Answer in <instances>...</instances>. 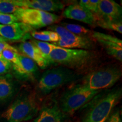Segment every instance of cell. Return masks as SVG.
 I'll use <instances>...</instances> for the list:
<instances>
[{"label":"cell","mask_w":122,"mask_h":122,"mask_svg":"<svg viewBox=\"0 0 122 122\" xmlns=\"http://www.w3.org/2000/svg\"><path fill=\"white\" fill-rule=\"evenodd\" d=\"M120 88L98 93L87 103L82 118L83 122H105L122 97Z\"/></svg>","instance_id":"cell-1"},{"label":"cell","mask_w":122,"mask_h":122,"mask_svg":"<svg viewBox=\"0 0 122 122\" xmlns=\"http://www.w3.org/2000/svg\"><path fill=\"white\" fill-rule=\"evenodd\" d=\"M49 58L52 63L59 64L70 69L81 70L92 66L97 56L92 50L63 48L55 45Z\"/></svg>","instance_id":"cell-2"},{"label":"cell","mask_w":122,"mask_h":122,"mask_svg":"<svg viewBox=\"0 0 122 122\" xmlns=\"http://www.w3.org/2000/svg\"><path fill=\"white\" fill-rule=\"evenodd\" d=\"M39 107L34 94L20 96L2 114L5 122H25L37 115Z\"/></svg>","instance_id":"cell-3"},{"label":"cell","mask_w":122,"mask_h":122,"mask_svg":"<svg viewBox=\"0 0 122 122\" xmlns=\"http://www.w3.org/2000/svg\"><path fill=\"white\" fill-rule=\"evenodd\" d=\"M100 92L91 89L84 84L78 85L63 94L58 103L59 107L64 114L72 115L89 102Z\"/></svg>","instance_id":"cell-4"},{"label":"cell","mask_w":122,"mask_h":122,"mask_svg":"<svg viewBox=\"0 0 122 122\" xmlns=\"http://www.w3.org/2000/svg\"><path fill=\"white\" fill-rule=\"evenodd\" d=\"M80 76L73 70L63 66L51 68L42 74L38 83V89L42 94H48L59 86L77 80Z\"/></svg>","instance_id":"cell-5"},{"label":"cell","mask_w":122,"mask_h":122,"mask_svg":"<svg viewBox=\"0 0 122 122\" xmlns=\"http://www.w3.org/2000/svg\"><path fill=\"white\" fill-rule=\"evenodd\" d=\"M122 76V71L116 67H108L96 70L85 77L84 84L92 90L99 91L112 87Z\"/></svg>","instance_id":"cell-6"},{"label":"cell","mask_w":122,"mask_h":122,"mask_svg":"<svg viewBox=\"0 0 122 122\" xmlns=\"http://www.w3.org/2000/svg\"><path fill=\"white\" fill-rule=\"evenodd\" d=\"M14 14L21 22L32 29L51 25L60 20V18L54 14L32 9L20 7Z\"/></svg>","instance_id":"cell-7"},{"label":"cell","mask_w":122,"mask_h":122,"mask_svg":"<svg viewBox=\"0 0 122 122\" xmlns=\"http://www.w3.org/2000/svg\"><path fill=\"white\" fill-rule=\"evenodd\" d=\"M59 35V39L54 45L66 49H79L91 50L94 48V42L88 36H81L70 32L61 25L49 27Z\"/></svg>","instance_id":"cell-8"},{"label":"cell","mask_w":122,"mask_h":122,"mask_svg":"<svg viewBox=\"0 0 122 122\" xmlns=\"http://www.w3.org/2000/svg\"><path fill=\"white\" fill-rule=\"evenodd\" d=\"M122 7L112 0H100L97 10L94 14L96 21L120 22Z\"/></svg>","instance_id":"cell-9"},{"label":"cell","mask_w":122,"mask_h":122,"mask_svg":"<svg viewBox=\"0 0 122 122\" xmlns=\"http://www.w3.org/2000/svg\"><path fill=\"white\" fill-rule=\"evenodd\" d=\"M33 29L22 22H16L9 25L0 24V36L6 40L25 41L30 39Z\"/></svg>","instance_id":"cell-10"},{"label":"cell","mask_w":122,"mask_h":122,"mask_svg":"<svg viewBox=\"0 0 122 122\" xmlns=\"http://www.w3.org/2000/svg\"><path fill=\"white\" fill-rule=\"evenodd\" d=\"M92 37L106 49L107 53L122 62V41L114 36L105 33L93 32L92 34Z\"/></svg>","instance_id":"cell-11"},{"label":"cell","mask_w":122,"mask_h":122,"mask_svg":"<svg viewBox=\"0 0 122 122\" xmlns=\"http://www.w3.org/2000/svg\"><path fill=\"white\" fill-rule=\"evenodd\" d=\"M15 75L20 80H27L34 79L39 69L35 62L23 54H19V61L16 64L12 65Z\"/></svg>","instance_id":"cell-12"},{"label":"cell","mask_w":122,"mask_h":122,"mask_svg":"<svg viewBox=\"0 0 122 122\" xmlns=\"http://www.w3.org/2000/svg\"><path fill=\"white\" fill-rule=\"evenodd\" d=\"M16 6L21 8L32 9L45 12L62 10L64 4L56 0H13Z\"/></svg>","instance_id":"cell-13"},{"label":"cell","mask_w":122,"mask_h":122,"mask_svg":"<svg viewBox=\"0 0 122 122\" xmlns=\"http://www.w3.org/2000/svg\"><path fill=\"white\" fill-rule=\"evenodd\" d=\"M64 115L58 103L52 100L45 103L41 108L34 122H62Z\"/></svg>","instance_id":"cell-14"},{"label":"cell","mask_w":122,"mask_h":122,"mask_svg":"<svg viewBox=\"0 0 122 122\" xmlns=\"http://www.w3.org/2000/svg\"><path fill=\"white\" fill-rule=\"evenodd\" d=\"M65 18L93 25L96 24V19L94 14L86 7L79 4L70 5L65 9L63 13Z\"/></svg>","instance_id":"cell-15"},{"label":"cell","mask_w":122,"mask_h":122,"mask_svg":"<svg viewBox=\"0 0 122 122\" xmlns=\"http://www.w3.org/2000/svg\"><path fill=\"white\" fill-rule=\"evenodd\" d=\"M19 49L23 55L30 58L39 67L45 69L50 63L44 58L40 50L31 41H25L19 45Z\"/></svg>","instance_id":"cell-16"},{"label":"cell","mask_w":122,"mask_h":122,"mask_svg":"<svg viewBox=\"0 0 122 122\" xmlns=\"http://www.w3.org/2000/svg\"><path fill=\"white\" fill-rule=\"evenodd\" d=\"M14 82L10 74L0 75V102H5L15 93Z\"/></svg>","instance_id":"cell-17"},{"label":"cell","mask_w":122,"mask_h":122,"mask_svg":"<svg viewBox=\"0 0 122 122\" xmlns=\"http://www.w3.org/2000/svg\"><path fill=\"white\" fill-rule=\"evenodd\" d=\"M30 35L36 40L47 42H53L55 44L57 43L59 39V35L52 30L32 31Z\"/></svg>","instance_id":"cell-18"},{"label":"cell","mask_w":122,"mask_h":122,"mask_svg":"<svg viewBox=\"0 0 122 122\" xmlns=\"http://www.w3.org/2000/svg\"><path fill=\"white\" fill-rule=\"evenodd\" d=\"M31 42L39 49L44 58L48 61L50 64L52 63L50 59L49 56L53 48H54V44L49 43L47 42L40 41L36 40H33Z\"/></svg>","instance_id":"cell-19"},{"label":"cell","mask_w":122,"mask_h":122,"mask_svg":"<svg viewBox=\"0 0 122 122\" xmlns=\"http://www.w3.org/2000/svg\"><path fill=\"white\" fill-rule=\"evenodd\" d=\"M61 26L65 28L70 32L75 35H81V36H86L91 33V30L89 29L85 28L84 26L78 25V24L63 23L62 24Z\"/></svg>","instance_id":"cell-20"},{"label":"cell","mask_w":122,"mask_h":122,"mask_svg":"<svg viewBox=\"0 0 122 122\" xmlns=\"http://www.w3.org/2000/svg\"><path fill=\"white\" fill-rule=\"evenodd\" d=\"M20 8L14 3L13 0H0V13L13 14Z\"/></svg>","instance_id":"cell-21"},{"label":"cell","mask_w":122,"mask_h":122,"mask_svg":"<svg viewBox=\"0 0 122 122\" xmlns=\"http://www.w3.org/2000/svg\"><path fill=\"white\" fill-rule=\"evenodd\" d=\"M18 52L17 49L13 46L11 48L3 50L2 57L11 63L12 65H14L19 61V53Z\"/></svg>","instance_id":"cell-22"},{"label":"cell","mask_w":122,"mask_h":122,"mask_svg":"<svg viewBox=\"0 0 122 122\" xmlns=\"http://www.w3.org/2000/svg\"><path fill=\"white\" fill-rule=\"evenodd\" d=\"M96 24L103 28L115 30L120 33V34L122 33V21L120 22H106V21L102 20H97Z\"/></svg>","instance_id":"cell-23"},{"label":"cell","mask_w":122,"mask_h":122,"mask_svg":"<svg viewBox=\"0 0 122 122\" xmlns=\"http://www.w3.org/2000/svg\"><path fill=\"white\" fill-rule=\"evenodd\" d=\"M19 21L18 18L14 14L0 13V24L9 25Z\"/></svg>","instance_id":"cell-24"},{"label":"cell","mask_w":122,"mask_h":122,"mask_svg":"<svg viewBox=\"0 0 122 122\" xmlns=\"http://www.w3.org/2000/svg\"><path fill=\"white\" fill-rule=\"evenodd\" d=\"M11 68V63L2 57L0 58V75L6 74Z\"/></svg>","instance_id":"cell-25"},{"label":"cell","mask_w":122,"mask_h":122,"mask_svg":"<svg viewBox=\"0 0 122 122\" xmlns=\"http://www.w3.org/2000/svg\"><path fill=\"white\" fill-rule=\"evenodd\" d=\"M105 122H122L120 111L118 110L114 111Z\"/></svg>","instance_id":"cell-26"},{"label":"cell","mask_w":122,"mask_h":122,"mask_svg":"<svg viewBox=\"0 0 122 122\" xmlns=\"http://www.w3.org/2000/svg\"><path fill=\"white\" fill-rule=\"evenodd\" d=\"M99 2L100 0H89L88 4L85 7L93 14H96L97 12Z\"/></svg>","instance_id":"cell-27"},{"label":"cell","mask_w":122,"mask_h":122,"mask_svg":"<svg viewBox=\"0 0 122 122\" xmlns=\"http://www.w3.org/2000/svg\"><path fill=\"white\" fill-rule=\"evenodd\" d=\"M13 46L6 43V42H0V58H2V53L3 50L6 49L11 48Z\"/></svg>","instance_id":"cell-28"},{"label":"cell","mask_w":122,"mask_h":122,"mask_svg":"<svg viewBox=\"0 0 122 122\" xmlns=\"http://www.w3.org/2000/svg\"><path fill=\"white\" fill-rule=\"evenodd\" d=\"M6 40L4 39L2 37H1V36H0V42H5L6 41Z\"/></svg>","instance_id":"cell-29"},{"label":"cell","mask_w":122,"mask_h":122,"mask_svg":"<svg viewBox=\"0 0 122 122\" xmlns=\"http://www.w3.org/2000/svg\"></svg>","instance_id":"cell-30"}]
</instances>
